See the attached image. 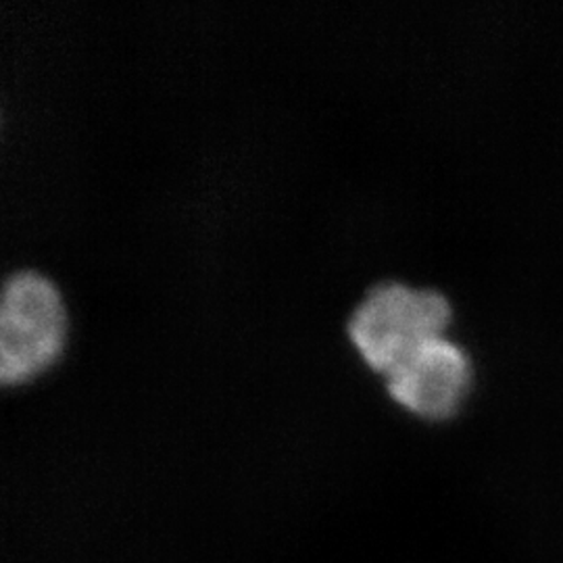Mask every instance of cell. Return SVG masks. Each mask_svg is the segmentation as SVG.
<instances>
[{
	"label": "cell",
	"instance_id": "1",
	"mask_svg": "<svg viewBox=\"0 0 563 563\" xmlns=\"http://www.w3.org/2000/svg\"><path fill=\"white\" fill-rule=\"evenodd\" d=\"M451 302L434 288L378 282L349 316L346 334L372 369L388 374L423 342L444 336Z\"/></svg>",
	"mask_w": 563,
	"mask_h": 563
},
{
	"label": "cell",
	"instance_id": "2",
	"mask_svg": "<svg viewBox=\"0 0 563 563\" xmlns=\"http://www.w3.org/2000/svg\"><path fill=\"white\" fill-rule=\"evenodd\" d=\"M67 311L59 288L36 269H18L0 290V380L20 384L59 357Z\"/></svg>",
	"mask_w": 563,
	"mask_h": 563
},
{
	"label": "cell",
	"instance_id": "3",
	"mask_svg": "<svg viewBox=\"0 0 563 563\" xmlns=\"http://www.w3.org/2000/svg\"><path fill=\"white\" fill-rule=\"evenodd\" d=\"M470 376L465 351L446 336L423 342L384 374L388 395L426 420L451 418L467 395Z\"/></svg>",
	"mask_w": 563,
	"mask_h": 563
}]
</instances>
